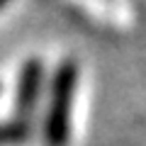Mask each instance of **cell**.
Returning a JSON list of instances; mask_svg holds the SVG:
<instances>
[{
    "mask_svg": "<svg viewBox=\"0 0 146 146\" xmlns=\"http://www.w3.org/2000/svg\"><path fill=\"white\" fill-rule=\"evenodd\" d=\"M78 85V66L73 61H63L56 68L51 80L49 110L44 119V141L46 146H66L71 136V102Z\"/></svg>",
    "mask_w": 146,
    "mask_h": 146,
    "instance_id": "1",
    "label": "cell"
},
{
    "mask_svg": "<svg viewBox=\"0 0 146 146\" xmlns=\"http://www.w3.org/2000/svg\"><path fill=\"white\" fill-rule=\"evenodd\" d=\"M42 88H44V63L36 61V58H29L22 66V73L17 78V95H15L17 119L29 122V117L34 115V110H36Z\"/></svg>",
    "mask_w": 146,
    "mask_h": 146,
    "instance_id": "2",
    "label": "cell"
},
{
    "mask_svg": "<svg viewBox=\"0 0 146 146\" xmlns=\"http://www.w3.org/2000/svg\"><path fill=\"white\" fill-rule=\"evenodd\" d=\"M32 134L29 129V122H5V124H0V146H12V144H22L27 141Z\"/></svg>",
    "mask_w": 146,
    "mask_h": 146,
    "instance_id": "3",
    "label": "cell"
},
{
    "mask_svg": "<svg viewBox=\"0 0 146 146\" xmlns=\"http://www.w3.org/2000/svg\"><path fill=\"white\" fill-rule=\"evenodd\" d=\"M7 3H10V0H0V7H3V5H7Z\"/></svg>",
    "mask_w": 146,
    "mask_h": 146,
    "instance_id": "4",
    "label": "cell"
},
{
    "mask_svg": "<svg viewBox=\"0 0 146 146\" xmlns=\"http://www.w3.org/2000/svg\"><path fill=\"white\" fill-rule=\"evenodd\" d=\"M0 90H3V88H0Z\"/></svg>",
    "mask_w": 146,
    "mask_h": 146,
    "instance_id": "5",
    "label": "cell"
}]
</instances>
